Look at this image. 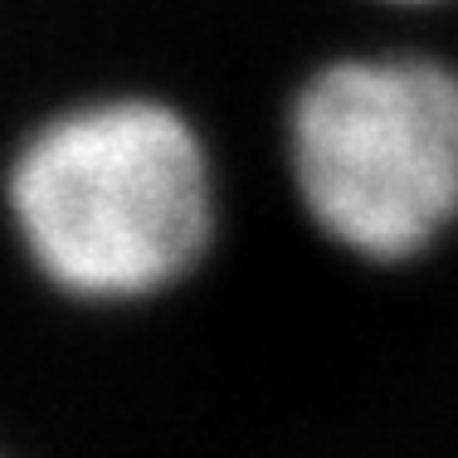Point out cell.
<instances>
[{"label":"cell","instance_id":"obj_2","mask_svg":"<svg viewBox=\"0 0 458 458\" xmlns=\"http://www.w3.org/2000/svg\"><path fill=\"white\" fill-rule=\"evenodd\" d=\"M288 176L342 254L424 259L458 225V69L434 54L322 64L288 107Z\"/></svg>","mask_w":458,"mask_h":458},{"label":"cell","instance_id":"obj_1","mask_svg":"<svg viewBox=\"0 0 458 458\" xmlns=\"http://www.w3.org/2000/svg\"><path fill=\"white\" fill-rule=\"evenodd\" d=\"M35 274L79 302H141L195 274L220 200L205 137L161 98H93L45 117L5 166Z\"/></svg>","mask_w":458,"mask_h":458},{"label":"cell","instance_id":"obj_3","mask_svg":"<svg viewBox=\"0 0 458 458\" xmlns=\"http://www.w3.org/2000/svg\"><path fill=\"white\" fill-rule=\"evenodd\" d=\"M380 5H439V0H380Z\"/></svg>","mask_w":458,"mask_h":458}]
</instances>
